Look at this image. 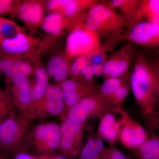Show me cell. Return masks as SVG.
<instances>
[{"label":"cell","instance_id":"obj_1","mask_svg":"<svg viewBox=\"0 0 159 159\" xmlns=\"http://www.w3.org/2000/svg\"><path fill=\"white\" fill-rule=\"evenodd\" d=\"M136 58L129 80L130 89L142 113L147 116L156 110L155 78L145 52L140 53Z\"/></svg>","mask_w":159,"mask_h":159},{"label":"cell","instance_id":"obj_2","mask_svg":"<svg viewBox=\"0 0 159 159\" xmlns=\"http://www.w3.org/2000/svg\"><path fill=\"white\" fill-rule=\"evenodd\" d=\"M84 24L100 38L116 34L126 26L124 18L115 9L108 4L99 2L89 9Z\"/></svg>","mask_w":159,"mask_h":159},{"label":"cell","instance_id":"obj_3","mask_svg":"<svg viewBox=\"0 0 159 159\" xmlns=\"http://www.w3.org/2000/svg\"><path fill=\"white\" fill-rule=\"evenodd\" d=\"M116 108L109 98L99 93L82 99L69 109L67 119L75 123L82 124L89 117L101 119Z\"/></svg>","mask_w":159,"mask_h":159},{"label":"cell","instance_id":"obj_4","mask_svg":"<svg viewBox=\"0 0 159 159\" xmlns=\"http://www.w3.org/2000/svg\"><path fill=\"white\" fill-rule=\"evenodd\" d=\"M101 45L98 34L88 29L83 23L69 32L65 53L71 61L80 56L85 57Z\"/></svg>","mask_w":159,"mask_h":159},{"label":"cell","instance_id":"obj_5","mask_svg":"<svg viewBox=\"0 0 159 159\" xmlns=\"http://www.w3.org/2000/svg\"><path fill=\"white\" fill-rule=\"evenodd\" d=\"M47 38L41 40L26 34L25 31L14 37L0 41V51L5 54L21 56H40L54 40Z\"/></svg>","mask_w":159,"mask_h":159},{"label":"cell","instance_id":"obj_6","mask_svg":"<svg viewBox=\"0 0 159 159\" xmlns=\"http://www.w3.org/2000/svg\"><path fill=\"white\" fill-rule=\"evenodd\" d=\"M40 56H28L5 54L0 51V70L6 78L28 77L34 74Z\"/></svg>","mask_w":159,"mask_h":159},{"label":"cell","instance_id":"obj_7","mask_svg":"<svg viewBox=\"0 0 159 159\" xmlns=\"http://www.w3.org/2000/svg\"><path fill=\"white\" fill-rule=\"evenodd\" d=\"M121 127L119 139L123 145L132 150L136 149L149 138L148 131L134 121L126 111L120 109Z\"/></svg>","mask_w":159,"mask_h":159},{"label":"cell","instance_id":"obj_8","mask_svg":"<svg viewBox=\"0 0 159 159\" xmlns=\"http://www.w3.org/2000/svg\"><path fill=\"white\" fill-rule=\"evenodd\" d=\"M87 13L72 17H66L57 12H50L44 17L41 28L46 34L53 38L59 37L84 21Z\"/></svg>","mask_w":159,"mask_h":159},{"label":"cell","instance_id":"obj_9","mask_svg":"<svg viewBox=\"0 0 159 159\" xmlns=\"http://www.w3.org/2000/svg\"><path fill=\"white\" fill-rule=\"evenodd\" d=\"M134 53L131 44L123 46L107 59L102 66V77L106 79L125 75L132 61Z\"/></svg>","mask_w":159,"mask_h":159},{"label":"cell","instance_id":"obj_10","mask_svg":"<svg viewBox=\"0 0 159 159\" xmlns=\"http://www.w3.org/2000/svg\"><path fill=\"white\" fill-rule=\"evenodd\" d=\"M44 2L37 0L16 1L11 16L19 19L28 29L40 27L44 18Z\"/></svg>","mask_w":159,"mask_h":159},{"label":"cell","instance_id":"obj_11","mask_svg":"<svg viewBox=\"0 0 159 159\" xmlns=\"http://www.w3.org/2000/svg\"><path fill=\"white\" fill-rule=\"evenodd\" d=\"M60 129L61 137L60 146L62 156L68 159L79 157L81 149L76 144L81 137L82 124L66 119L63 121Z\"/></svg>","mask_w":159,"mask_h":159},{"label":"cell","instance_id":"obj_12","mask_svg":"<svg viewBox=\"0 0 159 159\" xmlns=\"http://www.w3.org/2000/svg\"><path fill=\"white\" fill-rule=\"evenodd\" d=\"M66 107L71 108L82 99L99 93V85L66 79L60 84ZM69 108V109H70Z\"/></svg>","mask_w":159,"mask_h":159},{"label":"cell","instance_id":"obj_13","mask_svg":"<svg viewBox=\"0 0 159 159\" xmlns=\"http://www.w3.org/2000/svg\"><path fill=\"white\" fill-rule=\"evenodd\" d=\"M125 37L142 47H159V26L150 22H139L130 28Z\"/></svg>","mask_w":159,"mask_h":159},{"label":"cell","instance_id":"obj_14","mask_svg":"<svg viewBox=\"0 0 159 159\" xmlns=\"http://www.w3.org/2000/svg\"><path fill=\"white\" fill-rule=\"evenodd\" d=\"M21 120L14 113L0 125V149L13 151L23 135Z\"/></svg>","mask_w":159,"mask_h":159},{"label":"cell","instance_id":"obj_15","mask_svg":"<svg viewBox=\"0 0 159 159\" xmlns=\"http://www.w3.org/2000/svg\"><path fill=\"white\" fill-rule=\"evenodd\" d=\"M6 89L5 92L18 107L26 108L32 104L29 77L6 78Z\"/></svg>","mask_w":159,"mask_h":159},{"label":"cell","instance_id":"obj_16","mask_svg":"<svg viewBox=\"0 0 159 159\" xmlns=\"http://www.w3.org/2000/svg\"><path fill=\"white\" fill-rule=\"evenodd\" d=\"M99 2L97 0H49L44 2V5L50 12L72 17L83 13Z\"/></svg>","mask_w":159,"mask_h":159},{"label":"cell","instance_id":"obj_17","mask_svg":"<svg viewBox=\"0 0 159 159\" xmlns=\"http://www.w3.org/2000/svg\"><path fill=\"white\" fill-rule=\"evenodd\" d=\"M71 63L65 52L54 53L50 57L46 67L49 77L61 84L70 76Z\"/></svg>","mask_w":159,"mask_h":159},{"label":"cell","instance_id":"obj_18","mask_svg":"<svg viewBox=\"0 0 159 159\" xmlns=\"http://www.w3.org/2000/svg\"><path fill=\"white\" fill-rule=\"evenodd\" d=\"M120 107L119 109V119H117L115 116V110L106 114L100 119L98 127V137L110 144H113L119 140L121 127Z\"/></svg>","mask_w":159,"mask_h":159},{"label":"cell","instance_id":"obj_19","mask_svg":"<svg viewBox=\"0 0 159 159\" xmlns=\"http://www.w3.org/2000/svg\"><path fill=\"white\" fill-rule=\"evenodd\" d=\"M33 75L34 76V81L31 86L32 102L40 103L49 85L48 74L42 60L35 67Z\"/></svg>","mask_w":159,"mask_h":159},{"label":"cell","instance_id":"obj_20","mask_svg":"<svg viewBox=\"0 0 159 159\" xmlns=\"http://www.w3.org/2000/svg\"><path fill=\"white\" fill-rule=\"evenodd\" d=\"M40 103L45 104L47 112L52 116H58L62 113L65 104L60 86L49 84Z\"/></svg>","mask_w":159,"mask_h":159},{"label":"cell","instance_id":"obj_21","mask_svg":"<svg viewBox=\"0 0 159 159\" xmlns=\"http://www.w3.org/2000/svg\"><path fill=\"white\" fill-rule=\"evenodd\" d=\"M142 1L140 0H112L107 4L112 8L120 9L123 13L126 25L129 28L135 25Z\"/></svg>","mask_w":159,"mask_h":159},{"label":"cell","instance_id":"obj_22","mask_svg":"<svg viewBox=\"0 0 159 159\" xmlns=\"http://www.w3.org/2000/svg\"><path fill=\"white\" fill-rule=\"evenodd\" d=\"M147 131L149 136L148 140L132 150L135 159H159V136L150 129Z\"/></svg>","mask_w":159,"mask_h":159},{"label":"cell","instance_id":"obj_23","mask_svg":"<svg viewBox=\"0 0 159 159\" xmlns=\"http://www.w3.org/2000/svg\"><path fill=\"white\" fill-rule=\"evenodd\" d=\"M103 141L99 137L91 138L81 149L79 159H101V155L105 148Z\"/></svg>","mask_w":159,"mask_h":159},{"label":"cell","instance_id":"obj_24","mask_svg":"<svg viewBox=\"0 0 159 159\" xmlns=\"http://www.w3.org/2000/svg\"><path fill=\"white\" fill-rule=\"evenodd\" d=\"M45 136L43 143L46 148L50 150H55L59 147L61 140V134L60 127L54 123L46 124Z\"/></svg>","mask_w":159,"mask_h":159},{"label":"cell","instance_id":"obj_25","mask_svg":"<svg viewBox=\"0 0 159 159\" xmlns=\"http://www.w3.org/2000/svg\"><path fill=\"white\" fill-rule=\"evenodd\" d=\"M145 52L146 59L155 78L157 102L156 111H159V49L152 48Z\"/></svg>","mask_w":159,"mask_h":159},{"label":"cell","instance_id":"obj_26","mask_svg":"<svg viewBox=\"0 0 159 159\" xmlns=\"http://www.w3.org/2000/svg\"><path fill=\"white\" fill-rule=\"evenodd\" d=\"M125 75L120 77H109L104 80L102 84L99 85V93L105 97H110L121 86L126 82L128 77Z\"/></svg>","mask_w":159,"mask_h":159},{"label":"cell","instance_id":"obj_27","mask_svg":"<svg viewBox=\"0 0 159 159\" xmlns=\"http://www.w3.org/2000/svg\"><path fill=\"white\" fill-rule=\"evenodd\" d=\"M159 16V0H144L142 1L138 15V20L145 16Z\"/></svg>","mask_w":159,"mask_h":159},{"label":"cell","instance_id":"obj_28","mask_svg":"<svg viewBox=\"0 0 159 159\" xmlns=\"http://www.w3.org/2000/svg\"><path fill=\"white\" fill-rule=\"evenodd\" d=\"M25 31V28L19 26L12 20L2 17L0 41L14 37L18 33Z\"/></svg>","mask_w":159,"mask_h":159},{"label":"cell","instance_id":"obj_29","mask_svg":"<svg viewBox=\"0 0 159 159\" xmlns=\"http://www.w3.org/2000/svg\"><path fill=\"white\" fill-rule=\"evenodd\" d=\"M14 106L9 95L3 91L0 94V125L14 113Z\"/></svg>","mask_w":159,"mask_h":159},{"label":"cell","instance_id":"obj_30","mask_svg":"<svg viewBox=\"0 0 159 159\" xmlns=\"http://www.w3.org/2000/svg\"><path fill=\"white\" fill-rule=\"evenodd\" d=\"M108 46L102 47V45L89 53L85 56L89 63L91 66L103 65L107 59L106 52Z\"/></svg>","mask_w":159,"mask_h":159},{"label":"cell","instance_id":"obj_31","mask_svg":"<svg viewBox=\"0 0 159 159\" xmlns=\"http://www.w3.org/2000/svg\"><path fill=\"white\" fill-rule=\"evenodd\" d=\"M130 89V84L129 85L128 83L125 82L109 98L116 107H121L122 102L128 95Z\"/></svg>","mask_w":159,"mask_h":159},{"label":"cell","instance_id":"obj_32","mask_svg":"<svg viewBox=\"0 0 159 159\" xmlns=\"http://www.w3.org/2000/svg\"><path fill=\"white\" fill-rule=\"evenodd\" d=\"M88 63V61L84 56H80L74 59L70 69V76L71 79L77 81L81 71Z\"/></svg>","mask_w":159,"mask_h":159},{"label":"cell","instance_id":"obj_33","mask_svg":"<svg viewBox=\"0 0 159 159\" xmlns=\"http://www.w3.org/2000/svg\"><path fill=\"white\" fill-rule=\"evenodd\" d=\"M101 159H128L122 152L119 149L111 147L104 148L101 155Z\"/></svg>","mask_w":159,"mask_h":159},{"label":"cell","instance_id":"obj_34","mask_svg":"<svg viewBox=\"0 0 159 159\" xmlns=\"http://www.w3.org/2000/svg\"><path fill=\"white\" fill-rule=\"evenodd\" d=\"M148 128L150 129L159 136V111H155L152 113L145 116Z\"/></svg>","mask_w":159,"mask_h":159},{"label":"cell","instance_id":"obj_35","mask_svg":"<svg viewBox=\"0 0 159 159\" xmlns=\"http://www.w3.org/2000/svg\"><path fill=\"white\" fill-rule=\"evenodd\" d=\"M16 1L0 0V16L6 15H11L14 10Z\"/></svg>","mask_w":159,"mask_h":159},{"label":"cell","instance_id":"obj_36","mask_svg":"<svg viewBox=\"0 0 159 159\" xmlns=\"http://www.w3.org/2000/svg\"><path fill=\"white\" fill-rule=\"evenodd\" d=\"M46 132V125L40 124L38 125L34 130V135L39 142H43Z\"/></svg>","mask_w":159,"mask_h":159},{"label":"cell","instance_id":"obj_37","mask_svg":"<svg viewBox=\"0 0 159 159\" xmlns=\"http://www.w3.org/2000/svg\"><path fill=\"white\" fill-rule=\"evenodd\" d=\"M14 155L12 156V159H37L29 154L20 150L18 148L15 149Z\"/></svg>","mask_w":159,"mask_h":159},{"label":"cell","instance_id":"obj_38","mask_svg":"<svg viewBox=\"0 0 159 159\" xmlns=\"http://www.w3.org/2000/svg\"><path fill=\"white\" fill-rule=\"evenodd\" d=\"M94 76L99 77L102 76V66L103 65L92 66Z\"/></svg>","mask_w":159,"mask_h":159},{"label":"cell","instance_id":"obj_39","mask_svg":"<svg viewBox=\"0 0 159 159\" xmlns=\"http://www.w3.org/2000/svg\"><path fill=\"white\" fill-rule=\"evenodd\" d=\"M11 152L0 149V159H12Z\"/></svg>","mask_w":159,"mask_h":159},{"label":"cell","instance_id":"obj_40","mask_svg":"<svg viewBox=\"0 0 159 159\" xmlns=\"http://www.w3.org/2000/svg\"><path fill=\"white\" fill-rule=\"evenodd\" d=\"M148 21L156 24L159 26V16H151L147 18Z\"/></svg>","mask_w":159,"mask_h":159},{"label":"cell","instance_id":"obj_41","mask_svg":"<svg viewBox=\"0 0 159 159\" xmlns=\"http://www.w3.org/2000/svg\"><path fill=\"white\" fill-rule=\"evenodd\" d=\"M51 159H68L66 158V157L63 156H57L54 157Z\"/></svg>","mask_w":159,"mask_h":159},{"label":"cell","instance_id":"obj_42","mask_svg":"<svg viewBox=\"0 0 159 159\" xmlns=\"http://www.w3.org/2000/svg\"><path fill=\"white\" fill-rule=\"evenodd\" d=\"M2 16H0V34H1V29H2Z\"/></svg>","mask_w":159,"mask_h":159},{"label":"cell","instance_id":"obj_43","mask_svg":"<svg viewBox=\"0 0 159 159\" xmlns=\"http://www.w3.org/2000/svg\"><path fill=\"white\" fill-rule=\"evenodd\" d=\"M37 159H51L49 157H41L39 158H37Z\"/></svg>","mask_w":159,"mask_h":159},{"label":"cell","instance_id":"obj_44","mask_svg":"<svg viewBox=\"0 0 159 159\" xmlns=\"http://www.w3.org/2000/svg\"><path fill=\"white\" fill-rule=\"evenodd\" d=\"M2 91L3 90H2V89L0 88V94H1V93H2Z\"/></svg>","mask_w":159,"mask_h":159},{"label":"cell","instance_id":"obj_45","mask_svg":"<svg viewBox=\"0 0 159 159\" xmlns=\"http://www.w3.org/2000/svg\"><path fill=\"white\" fill-rule=\"evenodd\" d=\"M1 74H2V72H1V70H0V77H1Z\"/></svg>","mask_w":159,"mask_h":159},{"label":"cell","instance_id":"obj_46","mask_svg":"<svg viewBox=\"0 0 159 159\" xmlns=\"http://www.w3.org/2000/svg\"><path fill=\"white\" fill-rule=\"evenodd\" d=\"M134 159H135V158H134Z\"/></svg>","mask_w":159,"mask_h":159}]
</instances>
